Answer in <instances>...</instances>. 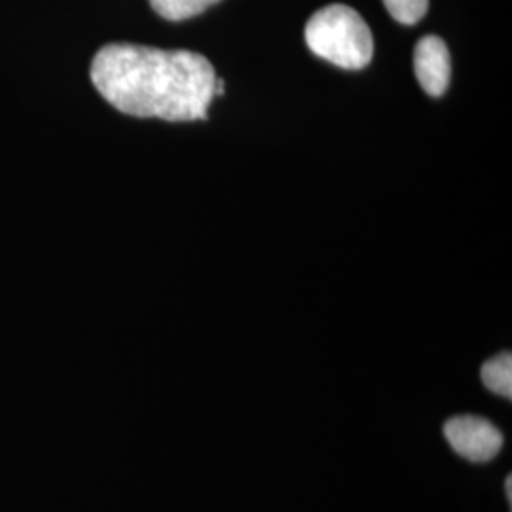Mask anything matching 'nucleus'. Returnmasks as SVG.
<instances>
[{"instance_id":"1","label":"nucleus","mask_w":512,"mask_h":512,"mask_svg":"<svg viewBox=\"0 0 512 512\" xmlns=\"http://www.w3.org/2000/svg\"><path fill=\"white\" fill-rule=\"evenodd\" d=\"M90 74L114 109L167 122L205 120L217 82L202 54L139 44H107L93 57Z\"/></svg>"},{"instance_id":"2","label":"nucleus","mask_w":512,"mask_h":512,"mask_svg":"<svg viewBox=\"0 0 512 512\" xmlns=\"http://www.w3.org/2000/svg\"><path fill=\"white\" fill-rule=\"evenodd\" d=\"M304 37L313 54L340 69L359 71L372 61V33L361 14L346 4H330L315 12Z\"/></svg>"},{"instance_id":"3","label":"nucleus","mask_w":512,"mask_h":512,"mask_svg":"<svg viewBox=\"0 0 512 512\" xmlns=\"http://www.w3.org/2000/svg\"><path fill=\"white\" fill-rule=\"evenodd\" d=\"M444 437L458 456L473 463H488L503 448V433L492 421L478 416H456L446 421Z\"/></svg>"},{"instance_id":"4","label":"nucleus","mask_w":512,"mask_h":512,"mask_svg":"<svg viewBox=\"0 0 512 512\" xmlns=\"http://www.w3.org/2000/svg\"><path fill=\"white\" fill-rule=\"evenodd\" d=\"M414 73L420 80L421 88L433 97H440L448 90L452 63L450 52L444 40L435 35L420 38L414 48Z\"/></svg>"},{"instance_id":"5","label":"nucleus","mask_w":512,"mask_h":512,"mask_svg":"<svg viewBox=\"0 0 512 512\" xmlns=\"http://www.w3.org/2000/svg\"><path fill=\"white\" fill-rule=\"evenodd\" d=\"M484 385L499 397L512 399V355L509 351L499 353L494 359L486 361L480 370Z\"/></svg>"},{"instance_id":"6","label":"nucleus","mask_w":512,"mask_h":512,"mask_svg":"<svg viewBox=\"0 0 512 512\" xmlns=\"http://www.w3.org/2000/svg\"><path fill=\"white\" fill-rule=\"evenodd\" d=\"M152 10L167 21H184L200 16L220 0H148Z\"/></svg>"},{"instance_id":"7","label":"nucleus","mask_w":512,"mask_h":512,"mask_svg":"<svg viewBox=\"0 0 512 512\" xmlns=\"http://www.w3.org/2000/svg\"><path fill=\"white\" fill-rule=\"evenodd\" d=\"M391 18L403 25L418 23L429 8V0H384Z\"/></svg>"},{"instance_id":"8","label":"nucleus","mask_w":512,"mask_h":512,"mask_svg":"<svg viewBox=\"0 0 512 512\" xmlns=\"http://www.w3.org/2000/svg\"><path fill=\"white\" fill-rule=\"evenodd\" d=\"M505 488H507V499H509V503L512 501V478L511 476H507V480H505Z\"/></svg>"}]
</instances>
